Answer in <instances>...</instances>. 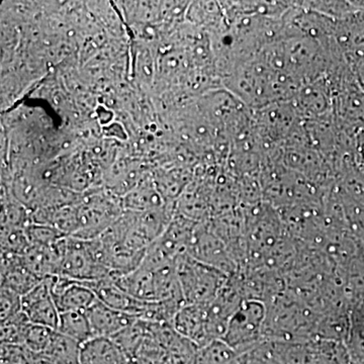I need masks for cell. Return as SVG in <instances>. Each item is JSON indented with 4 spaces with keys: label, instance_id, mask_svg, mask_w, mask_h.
Segmentation results:
<instances>
[{
    "label": "cell",
    "instance_id": "6",
    "mask_svg": "<svg viewBox=\"0 0 364 364\" xmlns=\"http://www.w3.org/2000/svg\"><path fill=\"white\" fill-rule=\"evenodd\" d=\"M95 337L112 338L139 320L135 316L114 310L100 299L86 311Z\"/></svg>",
    "mask_w": 364,
    "mask_h": 364
},
{
    "label": "cell",
    "instance_id": "13",
    "mask_svg": "<svg viewBox=\"0 0 364 364\" xmlns=\"http://www.w3.org/2000/svg\"><path fill=\"white\" fill-rule=\"evenodd\" d=\"M198 364H240V354L225 340L214 339L198 349Z\"/></svg>",
    "mask_w": 364,
    "mask_h": 364
},
{
    "label": "cell",
    "instance_id": "15",
    "mask_svg": "<svg viewBox=\"0 0 364 364\" xmlns=\"http://www.w3.org/2000/svg\"><path fill=\"white\" fill-rule=\"evenodd\" d=\"M31 321L23 311L1 322V343L23 346Z\"/></svg>",
    "mask_w": 364,
    "mask_h": 364
},
{
    "label": "cell",
    "instance_id": "16",
    "mask_svg": "<svg viewBox=\"0 0 364 364\" xmlns=\"http://www.w3.org/2000/svg\"><path fill=\"white\" fill-rule=\"evenodd\" d=\"M30 240L25 228H4L1 229V253L25 255L30 248Z\"/></svg>",
    "mask_w": 364,
    "mask_h": 364
},
{
    "label": "cell",
    "instance_id": "12",
    "mask_svg": "<svg viewBox=\"0 0 364 364\" xmlns=\"http://www.w3.org/2000/svg\"><path fill=\"white\" fill-rule=\"evenodd\" d=\"M148 338L147 321L139 318L133 325L117 333L112 339L129 358L135 359Z\"/></svg>",
    "mask_w": 364,
    "mask_h": 364
},
{
    "label": "cell",
    "instance_id": "18",
    "mask_svg": "<svg viewBox=\"0 0 364 364\" xmlns=\"http://www.w3.org/2000/svg\"><path fill=\"white\" fill-rule=\"evenodd\" d=\"M56 330L37 324H31L25 340L26 347L28 350L33 353L44 354L48 346L51 343L53 336Z\"/></svg>",
    "mask_w": 364,
    "mask_h": 364
},
{
    "label": "cell",
    "instance_id": "3",
    "mask_svg": "<svg viewBox=\"0 0 364 364\" xmlns=\"http://www.w3.org/2000/svg\"><path fill=\"white\" fill-rule=\"evenodd\" d=\"M52 277L42 280L32 291L21 296L23 311L33 324L57 330L60 312L53 299Z\"/></svg>",
    "mask_w": 364,
    "mask_h": 364
},
{
    "label": "cell",
    "instance_id": "5",
    "mask_svg": "<svg viewBox=\"0 0 364 364\" xmlns=\"http://www.w3.org/2000/svg\"><path fill=\"white\" fill-rule=\"evenodd\" d=\"M105 305L114 310L142 318L150 301H140L127 294L117 286L114 279H107L97 282H86Z\"/></svg>",
    "mask_w": 364,
    "mask_h": 364
},
{
    "label": "cell",
    "instance_id": "7",
    "mask_svg": "<svg viewBox=\"0 0 364 364\" xmlns=\"http://www.w3.org/2000/svg\"><path fill=\"white\" fill-rule=\"evenodd\" d=\"M171 325L178 334L195 342L198 347L212 341L208 334L205 306L184 305L176 313Z\"/></svg>",
    "mask_w": 364,
    "mask_h": 364
},
{
    "label": "cell",
    "instance_id": "10",
    "mask_svg": "<svg viewBox=\"0 0 364 364\" xmlns=\"http://www.w3.org/2000/svg\"><path fill=\"white\" fill-rule=\"evenodd\" d=\"M56 331L75 340L81 345L95 338L87 314L80 311L60 314L59 325Z\"/></svg>",
    "mask_w": 364,
    "mask_h": 364
},
{
    "label": "cell",
    "instance_id": "14",
    "mask_svg": "<svg viewBox=\"0 0 364 364\" xmlns=\"http://www.w3.org/2000/svg\"><path fill=\"white\" fill-rule=\"evenodd\" d=\"M200 347L186 337L174 331L165 346L170 364H198Z\"/></svg>",
    "mask_w": 364,
    "mask_h": 364
},
{
    "label": "cell",
    "instance_id": "8",
    "mask_svg": "<svg viewBox=\"0 0 364 364\" xmlns=\"http://www.w3.org/2000/svg\"><path fill=\"white\" fill-rule=\"evenodd\" d=\"M41 282L26 267L21 256L1 253V287L23 296Z\"/></svg>",
    "mask_w": 364,
    "mask_h": 364
},
{
    "label": "cell",
    "instance_id": "21",
    "mask_svg": "<svg viewBox=\"0 0 364 364\" xmlns=\"http://www.w3.org/2000/svg\"><path fill=\"white\" fill-rule=\"evenodd\" d=\"M1 364H26V349L21 345L1 343Z\"/></svg>",
    "mask_w": 364,
    "mask_h": 364
},
{
    "label": "cell",
    "instance_id": "11",
    "mask_svg": "<svg viewBox=\"0 0 364 364\" xmlns=\"http://www.w3.org/2000/svg\"><path fill=\"white\" fill-rule=\"evenodd\" d=\"M80 343L55 331L44 355L53 364H80Z\"/></svg>",
    "mask_w": 364,
    "mask_h": 364
},
{
    "label": "cell",
    "instance_id": "19",
    "mask_svg": "<svg viewBox=\"0 0 364 364\" xmlns=\"http://www.w3.org/2000/svg\"><path fill=\"white\" fill-rule=\"evenodd\" d=\"M240 364H282L275 358L270 347L269 341L265 339L262 343L256 346L252 350L241 354Z\"/></svg>",
    "mask_w": 364,
    "mask_h": 364
},
{
    "label": "cell",
    "instance_id": "22",
    "mask_svg": "<svg viewBox=\"0 0 364 364\" xmlns=\"http://www.w3.org/2000/svg\"><path fill=\"white\" fill-rule=\"evenodd\" d=\"M26 364H53L44 354L33 353L26 349Z\"/></svg>",
    "mask_w": 364,
    "mask_h": 364
},
{
    "label": "cell",
    "instance_id": "9",
    "mask_svg": "<svg viewBox=\"0 0 364 364\" xmlns=\"http://www.w3.org/2000/svg\"><path fill=\"white\" fill-rule=\"evenodd\" d=\"M130 360L112 338L95 337L81 345L80 364H129Z\"/></svg>",
    "mask_w": 364,
    "mask_h": 364
},
{
    "label": "cell",
    "instance_id": "2",
    "mask_svg": "<svg viewBox=\"0 0 364 364\" xmlns=\"http://www.w3.org/2000/svg\"><path fill=\"white\" fill-rule=\"evenodd\" d=\"M267 306L255 299H244L228 325L225 341L239 354L252 350L265 340Z\"/></svg>",
    "mask_w": 364,
    "mask_h": 364
},
{
    "label": "cell",
    "instance_id": "17",
    "mask_svg": "<svg viewBox=\"0 0 364 364\" xmlns=\"http://www.w3.org/2000/svg\"><path fill=\"white\" fill-rule=\"evenodd\" d=\"M26 236L33 247H51L65 237L56 228L50 225L30 223L25 227Z\"/></svg>",
    "mask_w": 364,
    "mask_h": 364
},
{
    "label": "cell",
    "instance_id": "1",
    "mask_svg": "<svg viewBox=\"0 0 364 364\" xmlns=\"http://www.w3.org/2000/svg\"><path fill=\"white\" fill-rule=\"evenodd\" d=\"M176 269L186 305H208L217 298L229 279L226 273L196 260L188 254L177 258Z\"/></svg>",
    "mask_w": 364,
    "mask_h": 364
},
{
    "label": "cell",
    "instance_id": "4",
    "mask_svg": "<svg viewBox=\"0 0 364 364\" xmlns=\"http://www.w3.org/2000/svg\"><path fill=\"white\" fill-rule=\"evenodd\" d=\"M51 291L60 314L86 312L98 301L97 294L86 282H76L62 277H53Z\"/></svg>",
    "mask_w": 364,
    "mask_h": 364
},
{
    "label": "cell",
    "instance_id": "20",
    "mask_svg": "<svg viewBox=\"0 0 364 364\" xmlns=\"http://www.w3.org/2000/svg\"><path fill=\"white\" fill-rule=\"evenodd\" d=\"M0 320L6 321L23 311L21 296L11 289L1 287L0 293Z\"/></svg>",
    "mask_w": 364,
    "mask_h": 364
}]
</instances>
